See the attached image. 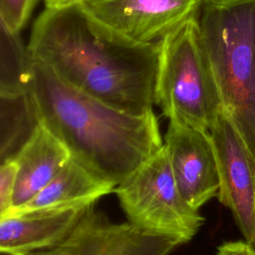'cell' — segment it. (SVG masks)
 Masks as SVG:
<instances>
[{
    "label": "cell",
    "instance_id": "cell-1",
    "mask_svg": "<svg viewBox=\"0 0 255 255\" xmlns=\"http://www.w3.org/2000/svg\"><path fill=\"white\" fill-rule=\"evenodd\" d=\"M27 49L62 80L117 110L132 115L153 110L158 43L124 36L81 3L45 8Z\"/></svg>",
    "mask_w": 255,
    "mask_h": 255
},
{
    "label": "cell",
    "instance_id": "cell-2",
    "mask_svg": "<svg viewBox=\"0 0 255 255\" xmlns=\"http://www.w3.org/2000/svg\"><path fill=\"white\" fill-rule=\"evenodd\" d=\"M27 92L37 122L55 133L74 158L116 185L163 145L153 110L144 115L117 110L32 58Z\"/></svg>",
    "mask_w": 255,
    "mask_h": 255
},
{
    "label": "cell",
    "instance_id": "cell-3",
    "mask_svg": "<svg viewBox=\"0 0 255 255\" xmlns=\"http://www.w3.org/2000/svg\"><path fill=\"white\" fill-rule=\"evenodd\" d=\"M198 25L222 112L255 157V0H203Z\"/></svg>",
    "mask_w": 255,
    "mask_h": 255
},
{
    "label": "cell",
    "instance_id": "cell-4",
    "mask_svg": "<svg viewBox=\"0 0 255 255\" xmlns=\"http://www.w3.org/2000/svg\"><path fill=\"white\" fill-rule=\"evenodd\" d=\"M155 105L169 122L210 130L222 113L202 47L198 15L158 42Z\"/></svg>",
    "mask_w": 255,
    "mask_h": 255
},
{
    "label": "cell",
    "instance_id": "cell-5",
    "mask_svg": "<svg viewBox=\"0 0 255 255\" xmlns=\"http://www.w3.org/2000/svg\"><path fill=\"white\" fill-rule=\"evenodd\" d=\"M128 221L141 229L190 241L204 222L180 194L162 145L114 191Z\"/></svg>",
    "mask_w": 255,
    "mask_h": 255
},
{
    "label": "cell",
    "instance_id": "cell-6",
    "mask_svg": "<svg viewBox=\"0 0 255 255\" xmlns=\"http://www.w3.org/2000/svg\"><path fill=\"white\" fill-rule=\"evenodd\" d=\"M182 243L173 237L112 222L93 204L74 231L59 245L28 255H169Z\"/></svg>",
    "mask_w": 255,
    "mask_h": 255
},
{
    "label": "cell",
    "instance_id": "cell-7",
    "mask_svg": "<svg viewBox=\"0 0 255 255\" xmlns=\"http://www.w3.org/2000/svg\"><path fill=\"white\" fill-rule=\"evenodd\" d=\"M209 132L219 173L218 199L231 211L245 240L255 246V157L223 112Z\"/></svg>",
    "mask_w": 255,
    "mask_h": 255
},
{
    "label": "cell",
    "instance_id": "cell-8",
    "mask_svg": "<svg viewBox=\"0 0 255 255\" xmlns=\"http://www.w3.org/2000/svg\"><path fill=\"white\" fill-rule=\"evenodd\" d=\"M203 0H83L100 21L139 43H158L198 15Z\"/></svg>",
    "mask_w": 255,
    "mask_h": 255
},
{
    "label": "cell",
    "instance_id": "cell-9",
    "mask_svg": "<svg viewBox=\"0 0 255 255\" xmlns=\"http://www.w3.org/2000/svg\"><path fill=\"white\" fill-rule=\"evenodd\" d=\"M163 139L180 194L190 206L199 209L218 194L220 185L210 132L169 122Z\"/></svg>",
    "mask_w": 255,
    "mask_h": 255
},
{
    "label": "cell",
    "instance_id": "cell-10",
    "mask_svg": "<svg viewBox=\"0 0 255 255\" xmlns=\"http://www.w3.org/2000/svg\"><path fill=\"white\" fill-rule=\"evenodd\" d=\"M90 205L12 213L0 217V252L28 255L62 243L77 227Z\"/></svg>",
    "mask_w": 255,
    "mask_h": 255
},
{
    "label": "cell",
    "instance_id": "cell-11",
    "mask_svg": "<svg viewBox=\"0 0 255 255\" xmlns=\"http://www.w3.org/2000/svg\"><path fill=\"white\" fill-rule=\"evenodd\" d=\"M71 156L68 146L47 127L38 123L12 157L18 164L12 208L32 199L52 180Z\"/></svg>",
    "mask_w": 255,
    "mask_h": 255
},
{
    "label": "cell",
    "instance_id": "cell-12",
    "mask_svg": "<svg viewBox=\"0 0 255 255\" xmlns=\"http://www.w3.org/2000/svg\"><path fill=\"white\" fill-rule=\"evenodd\" d=\"M116 186L115 183L100 177L71 156L41 191L25 204L10 209L5 215L95 204L101 197L114 192Z\"/></svg>",
    "mask_w": 255,
    "mask_h": 255
},
{
    "label": "cell",
    "instance_id": "cell-13",
    "mask_svg": "<svg viewBox=\"0 0 255 255\" xmlns=\"http://www.w3.org/2000/svg\"><path fill=\"white\" fill-rule=\"evenodd\" d=\"M37 0H0V25L19 34L27 23Z\"/></svg>",
    "mask_w": 255,
    "mask_h": 255
},
{
    "label": "cell",
    "instance_id": "cell-14",
    "mask_svg": "<svg viewBox=\"0 0 255 255\" xmlns=\"http://www.w3.org/2000/svg\"><path fill=\"white\" fill-rule=\"evenodd\" d=\"M18 164L14 158L1 161L0 166V216L12 207L17 182Z\"/></svg>",
    "mask_w": 255,
    "mask_h": 255
},
{
    "label": "cell",
    "instance_id": "cell-15",
    "mask_svg": "<svg viewBox=\"0 0 255 255\" xmlns=\"http://www.w3.org/2000/svg\"><path fill=\"white\" fill-rule=\"evenodd\" d=\"M217 255H255V246L245 241H229L218 247Z\"/></svg>",
    "mask_w": 255,
    "mask_h": 255
},
{
    "label": "cell",
    "instance_id": "cell-16",
    "mask_svg": "<svg viewBox=\"0 0 255 255\" xmlns=\"http://www.w3.org/2000/svg\"><path fill=\"white\" fill-rule=\"evenodd\" d=\"M83 0H44V4H45V8H60V7H64V6H68V5H72V4H77V3H81Z\"/></svg>",
    "mask_w": 255,
    "mask_h": 255
}]
</instances>
